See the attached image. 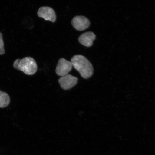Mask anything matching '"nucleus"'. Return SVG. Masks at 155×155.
<instances>
[{
	"mask_svg": "<svg viewBox=\"0 0 155 155\" xmlns=\"http://www.w3.org/2000/svg\"><path fill=\"white\" fill-rule=\"evenodd\" d=\"M73 66L78 71L82 78L88 79L94 74V68L88 60L82 55H76L71 59Z\"/></svg>",
	"mask_w": 155,
	"mask_h": 155,
	"instance_id": "nucleus-1",
	"label": "nucleus"
},
{
	"mask_svg": "<svg viewBox=\"0 0 155 155\" xmlns=\"http://www.w3.org/2000/svg\"><path fill=\"white\" fill-rule=\"evenodd\" d=\"M13 67L28 75H34L38 70V65L31 57H26L22 59H17L14 61Z\"/></svg>",
	"mask_w": 155,
	"mask_h": 155,
	"instance_id": "nucleus-2",
	"label": "nucleus"
},
{
	"mask_svg": "<svg viewBox=\"0 0 155 155\" xmlns=\"http://www.w3.org/2000/svg\"><path fill=\"white\" fill-rule=\"evenodd\" d=\"M72 67L71 62L68 61L64 58H61L56 68V73L59 76L63 77L68 74L72 69Z\"/></svg>",
	"mask_w": 155,
	"mask_h": 155,
	"instance_id": "nucleus-3",
	"label": "nucleus"
},
{
	"mask_svg": "<svg viewBox=\"0 0 155 155\" xmlns=\"http://www.w3.org/2000/svg\"><path fill=\"white\" fill-rule=\"evenodd\" d=\"M78 82L77 77L68 74L62 77L58 80L61 88L64 90H68L74 87Z\"/></svg>",
	"mask_w": 155,
	"mask_h": 155,
	"instance_id": "nucleus-4",
	"label": "nucleus"
},
{
	"mask_svg": "<svg viewBox=\"0 0 155 155\" xmlns=\"http://www.w3.org/2000/svg\"><path fill=\"white\" fill-rule=\"evenodd\" d=\"M71 24L76 30L82 31L90 27V22L87 17L81 15L75 16L71 20Z\"/></svg>",
	"mask_w": 155,
	"mask_h": 155,
	"instance_id": "nucleus-5",
	"label": "nucleus"
},
{
	"mask_svg": "<svg viewBox=\"0 0 155 155\" xmlns=\"http://www.w3.org/2000/svg\"><path fill=\"white\" fill-rule=\"evenodd\" d=\"M38 17L43 18L46 21H51L55 22L57 18L55 12L51 8L48 7H40L38 11Z\"/></svg>",
	"mask_w": 155,
	"mask_h": 155,
	"instance_id": "nucleus-6",
	"label": "nucleus"
},
{
	"mask_svg": "<svg viewBox=\"0 0 155 155\" xmlns=\"http://www.w3.org/2000/svg\"><path fill=\"white\" fill-rule=\"evenodd\" d=\"M96 38V35L94 32H87L81 35L78 38V41L82 45L90 47L92 46L93 41Z\"/></svg>",
	"mask_w": 155,
	"mask_h": 155,
	"instance_id": "nucleus-7",
	"label": "nucleus"
},
{
	"mask_svg": "<svg viewBox=\"0 0 155 155\" xmlns=\"http://www.w3.org/2000/svg\"><path fill=\"white\" fill-rule=\"evenodd\" d=\"M10 102V98L7 93L0 90V108L7 107Z\"/></svg>",
	"mask_w": 155,
	"mask_h": 155,
	"instance_id": "nucleus-8",
	"label": "nucleus"
},
{
	"mask_svg": "<svg viewBox=\"0 0 155 155\" xmlns=\"http://www.w3.org/2000/svg\"><path fill=\"white\" fill-rule=\"evenodd\" d=\"M5 53L4 44L3 38L2 34L0 32V55H2Z\"/></svg>",
	"mask_w": 155,
	"mask_h": 155,
	"instance_id": "nucleus-9",
	"label": "nucleus"
}]
</instances>
